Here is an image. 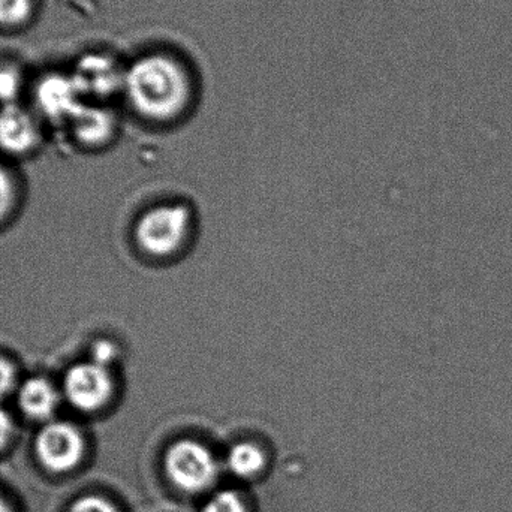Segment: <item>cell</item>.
Masks as SVG:
<instances>
[{
  "label": "cell",
  "instance_id": "e0dca14e",
  "mask_svg": "<svg viewBox=\"0 0 512 512\" xmlns=\"http://www.w3.org/2000/svg\"><path fill=\"white\" fill-rule=\"evenodd\" d=\"M17 367L8 358L0 355V399L9 396L17 388Z\"/></svg>",
  "mask_w": 512,
  "mask_h": 512
},
{
  "label": "cell",
  "instance_id": "4fadbf2b",
  "mask_svg": "<svg viewBox=\"0 0 512 512\" xmlns=\"http://www.w3.org/2000/svg\"><path fill=\"white\" fill-rule=\"evenodd\" d=\"M32 8V0H0V26H21L29 20Z\"/></svg>",
  "mask_w": 512,
  "mask_h": 512
},
{
  "label": "cell",
  "instance_id": "8992f818",
  "mask_svg": "<svg viewBox=\"0 0 512 512\" xmlns=\"http://www.w3.org/2000/svg\"><path fill=\"white\" fill-rule=\"evenodd\" d=\"M126 66L116 57L101 51H90L78 59L72 78L81 95L105 99L123 92Z\"/></svg>",
  "mask_w": 512,
  "mask_h": 512
},
{
  "label": "cell",
  "instance_id": "5b68a950",
  "mask_svg": "<svg viewBox=\"0 0 512 512\" xmlns=\"http://www.w3.org/2000/svg\"><path fill=\"white\" fill-rule=\"evenodd\" d=\"M35 453L48 471H71L83 457V435L68 421H48L36 435Z\"/></svg>",
  "mask_w": 512,
  "mask_h": 512
},
{
  "label": "cell",
  "instance_id": "5bb4252c",
  "mask_svg": "<svg viewBox=\"0 0 512 512\" xmlns=\"http://www.w3.org/2000/svg\"><path fill=\"white\" fill-rule=\"evenodd\" d=\"M21 90V74L12 66H0V102L14 104Z\"/></svg>",
  "mask_w": 512,
  "mask_h": 512
},
{
  "label": "cell",
  "instance_id": "9a60e30c",
  "mask_svg": "<svg viewBox=\"0 0 512 512\" xmlns=\"http://www.w3.org/2000/svg\"><path fill=\"white\" fill-rule=\"evenodd\" d=\"M17 201V188L14 177L5 167L0 165V222L8 218Z\"/></svg>",
  "mask_w": 512,
  "mask_h": 512
},
{
  "label": "cell",
  "instance_id": "7c38bea8",
  "mask_svg": "<svg viewBox=\"0 0 512 512\" xmlns=\"http://www.w3.org/2000/svg\"><path fill=\"white\" fill-rule=\"evenodd\" d=\"M200 512H255L251 498L239 487L221 486L201 501Z\"/></svg>",
  "mask_w": 512,
  "mask_h": 512
},
{
  "label": "cell",
  "instance_id": "6da1fadb",
  "mask_svg": "<svg viewBox=\"0 0 512 512\" xmlns=\"http://www.w3.org/2000/svg\"><path fill=\"white\" fill-rule=\"evenodd\" d=\"M197 72L183 54L156 48L126 65L123 95L129 107L147 122L170 125L195 104Z\"/></svg>",
  "mask_w": 512,
  "mask_h": 512
},
{
  "label": "cell",
  "instance_id": "9c48e42d",
  "mask_svg": "<svg viewBox=\"0 0 512 512\" xmlns=\"http://www.w3.org/2000/svg\"><path fill=\"white\" fill-rule=\"evenodd\" d=\"M39 141L38 126L24 108L15 104L0 108V149L9 155H24Z\"/></svg>",
  "mask_w": 512,
  "mask_h": 512
},
{
  "label": "cell",
  "instance_id": "3957f363",
  "mask_svg": "<svg viewBox=\"0 0 512 512\" xmlns=\"http://www.w3.org/2000/svg\"><path fill=\"white\" fill-rule=\"evenodd\" d=\"M192 213L185 204H159L138 218L134 237L144 255L173 258L185 249L192 234Z\"/></svg>",
  "mask_w": 512,
  "mask_h": 512
},
{
  "label": "cell",
  "instance_id": "ffe728a7",
  "mask_svg": "<svg viewBox=\"0 0 512 512\" xmlns=\"http://www.w3.org/2000/svg\"><path fill=\"white\" fill-rule=\"evenodd\" d=\"M0 512H11V510L8 508V505H6V502L3 501L2 498H0Z\"/></svg>",
  "mask_w": 512,
  "mask_h": 512
},
{
  "label": "cell",
  "instance_id": "277c9868",
  "mask_svg": "<svg viewBox=\"0 0 512 512\" xmlns=\"http://www.w3.org/2000/svg\"><path fill=\"white\" fill-rule=\"evenodd\" d=\"M116 384L110 367L87 360L72 364L63 376L62 396L80 412L101 411L110 405Z\"/></svg>",
  "mask_w": 512,
  "mask_h": 512
},
{
  "label": "cell",
  "instance_id": "ba28073f",
  "mask_svg": "<svg viewBox=\"0 0 512 512\" xmlns=\"http://www.w3.org/2000/svg\"><path fill=\"white\" fill-rule=\"evenodd\" d=\"M270 453L261 442L240 439L222 454L225 475L239 483H255L270 469Z\"/></svg>",
  "mask_w": 512,
  "mask_h": 512
},
{
  "label": "cell",
  "instance_id": "2e32d148",
  "mask_svg": "<svg viewBox=\"0 0 512 512\" xmlns=\"http://www.w3.org/2000/svg\"><path fill=\"white\" fill-rule=\"evenodd\" d=\"M117 357H119V348L116 343L108 339L96 340L90 349V360L105 367L113 366Z\"/></svg>",
  "mask_w": 512,
  "mask_h": 512
},
{
  "label": "cell",
  "instance_id": "d6986e66",
  "mask_svg": "<svg viewBox=\"0 0 512 512\" xmlns=\"http://www.w3.org/2000/svg\"><path fill=\"white\" fill-rule=\"evenodd\" d=\"M12 433H14L12 418L9 417L8 412L3 411V409L0 408V450L8 444Z\"/></svg>",
  "mask_w": 512,
  "mask_h": 512
},
{
  "label": "cell",
  "instance_id": "7a4b0ae2",
  "mask_svg": "<svg viewBox=\"0 0 512 512\" xmlns=\"http://www.w3.org/2000/svg\"><path fill=\"white\" fill-rule=\"evenodd\" d=\"M161 469L165 483L177 495L200 501L221 487L225 475L222 454L191 436L168 444L162 453Z\"/></svg>",
  "mask_w": 512,
  "mask_h": 512
},
{
  "label": "cell",
  "instance_id": "30bf717a",
  "mask_svg": "<svg viewBox=\"0 0 512 512\" xmlns=\"http://www.w3.org/2000/svg\"><path fill=\"white\" fill-rule=\"evenodd\" d=\"M72 132L84 146H104L116 134L117 119L113 111L99 105L81 104L71 119Z\"/></svg>",
  "mask_w": 512,
  "mask_h": 512
},
{
  "label": "cell",
  "instance_id": "8fae6325",
  "mask_svg": "<svg viewBox=\"0 0 512 512\" xmlns=\"http://www.w3.org/2000/svg\"><path fill=\"white\" fill-rule=\"evenodd\" d=\"M59 388L44 376H32L18 385L17 400L21 412L35 421H50L60 405Z\"/></svg>",
  "mask_w": 512,
  "mask_h": 512
},
{
  "label": "cell",
  "instance_id": "52a82bcc",
  "mask_svg": "<svg viewBox=\"0 0 512 512\" xmlns=\"http://www.w3.org/2000/svg\"><path fill=\"white\" fill-rule=\"evenodd\" d=\"M80 89L72 75L48 74L39 80L35 101L39 111L51 120H69L83 104Z\"/></svg>",
  "mask_w": 512,
  "mask_h": 512
},
{
  "label": "cell",
  "instance_id": "ac0fdd59",
  "mask_svg": "<svg viewBox=\"0 0 512 512\" xmlns=\"http://www.w3.org/2000/svg\"><path fill=\"white\" fill-rule=\"evenodd\" d=\"M69 512H120L107 499L99 498V496H86V498L78 499L69 508Z\"/></svg>",
  "mask_w": 512,
  "mask_h": 512
}]
</instances>
